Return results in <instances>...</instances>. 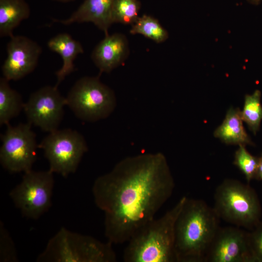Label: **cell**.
<instances>
[{"label": "cell", "instance_id": "1", "mask_svg": "<svg viewBox=\"0 0 262 262\" xmlns=\"http://www.w3.org/2000/svg\"><path fill=\"white\" fill-rule=\"evenodd\" d=\"M175 181L161 152L124 158L95 180L92 194L104 213V234L112 244L127 243L154 218L171 197Z\"/></svg>", "mask_w": 262, "mask_h": 262}, {"label": "cell", "instance_id": "2", "mask_svg": "<svg viewBox=\"0 0 262 262\" xmlns=\"http://www.w3.org/2000/svg\"><path fill=\"white\" fill-rule=\"evenodd\" d=\"M219 220L205 201L186 197L175 225L176 262H205L220 228Z\"/></svg>", "mask_w": 262, "mask_h": 262}, {"label": "cell", "instance_id": "3", "mask_svg": "<svg viewBox=\"0 0 262 262\" xmlns=\"http://www.w3.org/2000/svg\"><path fill=\"white\" fill-rule=\"evenodd\" d=\"M186 197H181L164 215L151 220L135 232L124 249V262H176L175 225Z\"/></svg>", "mask_w": 262, "mask_h": 262}, {"label": "cell", "instance_id": "4", "mask_svg": "<svg viewBox=\"0 0 262 262\" xmlns=\"http://www.w3.org/2000/svg\"><path fill=\"white\" fill-rule=\"evenodd\" d=\"M112 245L63 227L49 240L36 262H115L117 257Z\"/></svg>", "mask_w": 262, "mask_h": 262}, {"label": "cell", "instance_id": "5", "mask_svg": "<svg viewBox=\"0 0 262 262\" xmlns=\"http://www.w3.org/2000/svg\"><path fill=\"white\" fill-rule=\"evenodd\" d=\"M220 219L249 230L261 221L262 209L255 190L234 179L224 180L214 194L213 207Z\"/></svg>", "mask_w": 262, "mask_h": 262}, {"label": "cell", "instance_id": "6", "mask_svg": "<svg viewBox=\"0 0 262 262\" xmlns=\"http://www.w3.org/2000/svg\"><path fill=\"white\" fill-rule=\"evenodd\" d=\"M66 98V105L80 120L96 122L108 117L114 111V91L99 77H83L77 80Z\"/></svg>", "mask_w": 262, "mask_h": 262}, {"label": "cell", "instance_id": "7", "mask_svg": "<svg viewBox=\"0 0 262 262\" xmlns=\"http://www.w3.org/2000/svg\"><path fill=\"white\" fill-rule=\"evenodd\" d=\"M24 173L21 182L10 192L9 196L23 216L36 220L51 205L53 173L49 169H32Z\"/></svg>", "mask_w": 262, "mask_h": 262}, {"label": "cell", "instance_id": "8", "mask_svg": "<svg viewBox=\"0 0 262 262\" xmlns=\"http://www.w3.org/2000/svg\"><path fill=\"white\" fill-rule=\"evenodd\" d=\"M43 150L49 169L63 177L75 173L88 147L83 136L70 129L57 130L46 136L38 145Z\"/></svg>", "mask_w": 262, "mask_h": 262}, {"label": "cell", "instance_id": "9", "mask_svg": "<svg viewBox=\"0 0 262 262\" xmlns=\"http://www.w3.org/2000/svg\"><path fill=\"white\" fill-rule=\"evenodd\" d=\"M1 135L0 162L10 173H24L32 170L38 147L36 135L29 123L12 126L10 124Z\"/></svg>", "mask_w": 262, "mask_h": 262}, {"label": "cell", "instance_id": "10", "mask_svg": "<svg viewBox=\"0 0 262 262\" xmlns=\"http://www.w3.org/2000/svg\"><path fill=\"white\" fill-rule=\"evenodd\" d=\"M66 105V98L61 95L58 87L45 86L30 95L23 110L28 123L51 132L58 130Z\"/></svg>", "mask_w": 262, "mask_h": 262}, {"label": "cell", "instance_id": "11", "mask_svg": "<svg viewBox=\"0 0 262 262\" xmlns=\"http://www.w3.org/2000/svg\"><path fill=\"white\" fill-rule=\"evenodd\" d=\"M208 262H255L248 232L238 227H220L208 252Z\"/></svg>", "mask_w": 262, "mask_h": 262}, {"label": "cell", "instance_id": "12", "mask_svg": "<svg viewBox=\"0 0 262 262\" xmlns=\"http://www.w3.org/2000/svg\"><path fill=\"white\" fill-rule=\"evenodd\" d=\"M7 44V57L2 66L3 76L8 81H17L36 68L42 49L36 42L22 35H13Z\"/></svg>", "mask_w": 262, "mask_h": 262}, {"label": "cell", "instance_id": "13", "mask_svg": "<svg viewBox=\"0 0 262 262\" xmlns=\"http://www.w3.org/2000/svg\"><path fill=\"white\" fill-rule=\"evenodd\" d=\"M130 48L126 36L122 33L105 35L95 47L91 58L100 73H109L128 58Z\"/></svg>", "mask_w": 262, "mask_h": 262}, {"label": "cell", "instance_id": "14", "mask_svg": "<svg viewBox=\"0 0 262 262\" xmlns=\"http://www.w3.org/2000/svg\"><path fill=\"white\" fill-rule=\"evenodd\" d=\"M114 0H85L68 18L53 21L64 25L91 22L107 35L109 34L110 27L113 24L111 12Z\"/></svg>", "mask_w": 262, "mask_h": 262}, {"label": "cell", "instance_id": "15", "mask_svg": "<svg viewBox=\"0 0 262 262\" xmlns=\"http://www.w3.org/2000/svg\"><path fill=\"white\" fill-rule=\"evenodd\" d=\"M48 46L62 58L63 65L56 72L57 82L55 85L58 87L66 76L74 71V61L79 54L83 53L84 50L79 41L66 33H59L52 37L48 41Z\"/></svg>", "mask_w": 262, "mask_h": 262}, {"label": "cell", "instance_id": "16", "mask_svg": "<svg viewBox=\"0 0 262 262\" xmlns=\"http://www.w3.org/2000/svg\"><path fill=\"white\" fill-rule=\"evenodd\" d=\"M241 111L238 108H230L222 124L214 131L213 135L228 145H252L243 125Z\"/></svg>", "mask_w": 262, "mask_h": 262}, {"label": "cell", "instance_id": "17", "mask_svg": "<svg viewBox=\"0 0 262 262\" xmlns=\"http://www.w3.org/2000/svg\"><path fill=\"white\" fill-rule=\"evenodd\" d=\"M30 13L25 0H0V36H12L14 30L29 18Z\"/></svg>", "mask_w": 262, "mask_h": 262}, {"label": "cell", "instance_id": "18", "mask_svg": "<svg viewBox=\"0 0 262 262\" xmlns=\"http://www.w3.org/2000/svg\"><path fill=\"white\" fill-rule=\"evenodd\" d=\"M4 77L0 79V125L9 124L13 118L23 109L25 103L22 96L11 87Z\"/></svg>", "mask_w": 262, "mask_h": 262}, {"label": "cell", "instance_id": "19", "mask_svg": "<svg viewBox=\"0 0 262 262\" xmlns=\"http://www.w3.org/2000/svg\"><path fill=\"white\" fill-rule=\"evenodd\" d=\"M132 34H139L157 43L165 41L169 37L168 32L155 17L143 15L131 25L130 31Z\"/></svg>", "mask_w": 262, "mask_h": 262}, {"label": "cell", "instance_id": "20", "mask_svg": "<svg viewBox=\"0 0 262 262\" xmlns=\"http://www.w3.org/2000/svg\"><path fill=\"white\" fill-rule=\"evenodd\" d=\"M261 98V92L258 89L251 94L246 95L243 108L241 111L243 121L254 134L259 130L262 120V105Z\"/></svg>", "mask_w": 262, "mask_h": 262}, {"label": "cell", "instance_id": "21", "mask_svg": "<svg viewBox=\"0 0 262 262\" xmlns=\"http://www.w3.org/2000/svg\"><path fill=\"white\" fill-rule=\"evenodd\" d=\"M140 8L139 0H114L111 12L113 24L133 25L139 17Z\"/></svg>", "mask_w": 262, "mask_h": 262}, {"label": "cell", "instance_id": "22", "mask_svg": "<svg viewBox=\"0 0 262 262\" xmlns=\"http://www.w3.org/2000/svg\"><path fill=\"white\" fill-rule=\"evenodd\" d=\"M258 158L251 155L246 149V146L240 145L235 151L233 164L244 174L247 183L256 179Z\"/></svg>", "mask_w": 262, "mask_h": 262}, {"label": "cell", "instance_id": "23", "mask_svg": "<svg viewBox=\"0 0 262 262\" xmlns=\"http://www.w3.org/2000/svg\"><path fill=\"white\" fill-rule=\"evenodd\" d=\"M0 227V262H17V253L14 242L1 222Z\"/></svg>", "mask_w": 262, "mask_h": 262}, {"label": "cell", "instance_id": "24", "mask_svg": "<svg viewBox=\"0 0 262 262\" xmlns=\"http://www.w3.org/2000/svg\"><path fill=\"white\" fill-rule=\"evenodd\" d=\"M250 248L255 262H262V221L248 232Z\"/></svg>", "mask_w": 262, "mask_h": 262}, {"label": "cell", "instance_id": "25", "mask_svg": "<svg viewBox=\"0 0 262 262\" xmlns=\"http://www.w3.org/2000/svg\"><path fill=\"white\" fill-rule=\"evenodd\" d=\"M258 159V166L255 179L262 180V154Z\"/></svg>", "mask_w": 262, "mask_h": 262}, {"label": "cell", "instance_id": "26", "mask_svg": "<svg viewBox=\"0 0 262 262\" xmlns=\"http://www.w3.org/2000/svg\"><path fill=\"white\" fill-rule=\"evenodd\" d=\"M251 4L258 5L262 2V0H247Z\"/></svg>", "mask_w": 262, "mask_h": 262}, {"label": "cell", "instance_id": "27", "mask_svg": "<svg viewBox=\"0 0 262 262\" xmlns=\"http://www.w3.org/2000/svg\"><path fill=\"white\" fill-rule=\"evenodd\" d=\"M53 0L57 1H59V2H69V1H72V0Z\"/></svg>", "mask_w": 262, "mask_h": 262}]
</instances>
